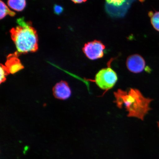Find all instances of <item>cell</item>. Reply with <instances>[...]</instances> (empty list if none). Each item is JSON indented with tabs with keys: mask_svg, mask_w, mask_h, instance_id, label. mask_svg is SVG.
I'll use <instances>...</instances> for the list:
<instances>
[{
	"mask_svg": "<svg viewBox=\"0 0 159 159\" xmlns=\"http://www.w3.org/2000/svg\"><path fill=\"white\" fill-rule=\"evenodd\" d=\"M114 102L118 108L124 107L127 116L143 120L146 115L151 110L150 104L153 99L146 98L139 89L130 88L127 91L119 89L114 93Z\"/></svg>",
	"mask_w": 159,
	"mask_h": 159,
	"instance_id": "6da1fadb",
	"label": "cell"
},
{
	"mask_svg": "<svg viewBox=\"0 0 159 159\" xmlns=\"http://www.w3.org/2000/svg\"><path fill=\"white\" fill-rule=\"evenodd\" d=\"M19 25L10 30L12 40L16 48L19 55L35 52L39 48L38 37L37 31L32 26L30 21L24 18L17 20Z\"/></svg>",
	"mask_w": 159,
	"mask_h": 159,
	"instance_id": "7a4b0ae2",
	"label": "cell"
},
{
	"mask_svg": "<svg viewBox=\"0 0 159 159\" xmlns=\"http://www.w3.org/2000/svg\"><path fill=\"white\" fill-rule=\"evenodd\" d=\"M118 80V75L110 67L101 69L95 75V82L99 88L108 90L115 86Z\"/></svg>",
	"mask_w": 159,
	"mask_h": 159,
	"instance_id": "3957f363",
	"label": "cell"
},
{
	"mask_svg": "<svg viewBox=\"0 0 159 159\" xmlns=\"http://www.w3.org/2000/svg\"><path fill=\"white\" fill-rule=\"evenodd\" d=\"M105 48V46L102 42L94 40L85 43L83 51L87 58L95 60L104 57Z\"/></svg>",
	"mask_w": 159,
	"mask_h": 159,
	"instance_id": "277c9868",
	"label": "cell"
},
{
	"mask_svg": "<svg viewBox=\"0 0 159 159\" xmlns=\"http://www.w3.org/2000/svg\"><path fill=\"white\" fill-rule=\"evenodd\" d=\"M126 66L129 71L134 73L142 72L146 67V61L140 55L134 54L127 59Z\"/></svg>",
	"mask_w": 159,
	"mask_h": 159,
	"instance_id": "5b68a950",
	"label": "cell"
},
{
	"mask_svg": "<svg viewBox=\"0 0 159 159\" xmlns=\"http://www.w3.org/2000/svg\"><path fill=\"white\" fill-rule=\"evenodd\" d=\"M53 93L55 98L60 100H66L71 94L68 83L64 81H61L56 84L53 87Z\"/></svg>",
	"mask_w": 159,
	"mask_h": 159,
	"instance_id": "8992f818",
	"label": "cell"
},
{
	"mask_svg": "<svg viewBox=\"0 0 159 159\" xmlns=\"http://www.w3.org/2000/svg\"><path fill=\"white\" fill-rule=\"evenodd\" d=\"M19 55L17 52L10 54L7 57L5 66L10 74H14L24 68V67L18 58Z\"/></svg>",
	"mask_w": 159,
	"mask_h": 159,
	"instance_id": "52a82bcc",
	"label": "cell"
},
{
	"mask_svg": "<svg viewBox=\"0 0 159 159\" xmlns=\"http://www.w3.org/2000/svg\"><path fill=\"white\" fill-rule=\"evenodd\" d=\"M7 4L11 9L21 11L25 9L26 2V0H8Z\"/></svg>",
	"mask_w": 159,
	"mask_h": 159,
	"instance_id": "ba28073f",
	"label": "cell"
},
{
	"mask_svg": "<svg viewBox=\"0 0 159 159\" xmlns=\"http://www.w3.org/2000/svg\"><path fill=\"white\" fill-rule=\"evenodd\" d=\"M0 19H3L6 16L9 15L13 17L16 15L15 12L10 10L4 2L1 0L0 2Z\"/></svg>",
	"mask_w": 159,
	"mask_h": 159,
	"instance_id": "9c48e42d",
	"label": "cell"
},
{
	"mask_svg": "<svg viewBox=\"0 0 159 159\" xmlns=\"http://www.w3.org/2000/svg\"><path fill=\"white\" fill-rule=\"evenodd\" d=\"M148 15L150 17L151 23L154 28L159 32V11L153 13L150 12Z\"/></svg>",
	"mask_w": 159,
	"mask_h": 159,
	"instance_id": "30bf717a",
	"label": "cell"
},
{
	"mask_svg": "<svg viewBox=\"0 0 159 159\" xmlns=\"http://www.w3.org/2000/svg\"><path fill=\"white\" fill-rule=\"evenodd\" d=\"M10 74L9 71L5 65H1V83L5 82L7 80V77Z\"/></svg>",
	"mask_w": 159,
	"mask_h": 159,
	"instance_id": "8fae6325",
	"label": "cell"
},
{
	"mask_svg": "<svg viewBox=\"0 0 159 159\" xmlns=\"http://www.w3.org/2000/svg\"><path fill=\"white\" fill-rule=\"evenodd\" d=\"M107 3L114 7H119L122 5L126 0H105Z\"/></svg>",
	"mask_w": 159,
	"mask_h": 159,
	"instance_id": "7c38bea8",
	"label": "cell"
},
{
	"mask_svg": "<svg viewBox=\"0 0 159 159\" xmlns=\"http://www.w3.org/2000/svg\"><path fill=\"white\" fill-rule=\"evenodd\" d=\"M64 11V9L61 6L55 4L53 7V11L55 15H59L61 14Z\"/></svg>",
	"mask_w": 159,
	"mask_h": 159,
	"instance_id": "4fadbf2b",
	"label": "cell"
},
{
	"mask_svg": "<svg viewBox=\"0 0 159 159\" xmlns=\"http://www.w3.org/2000/svg\"><path fill=\"white\" fill-rule=\"evenodd\" d=\"M75 3H81L85 2L87 0H71Z\"/></svg>",
	"mask_w": 159,
	"mask_h": 159,
	"instance_id": "5bb4252c",
	"label": "cell"
},
{
	"mask_svg": "<svg viewBox=\"0 0 159 159\" xmlns=\"http://www.w3.org/2000/svg\"><path fill=\"white\" fill-rule=\"evenodd\" d=\"M141 2H143L144 1V0H139Z\"/></svg>",
	"mask_w": 159,
	"mask_h": 159,
	"instance_id": "9a60e30c",
	"label": "cell"
},
{
	"mask_svg": "<svg viewBox=\"0 0 159 159\" xmlns=\"http://www.w3.org/2000/svg\"><path fill=\"white\" fill-rule=\"evenodd\" d=\"M158 126L159 127V122L158 123Z\"/></svg>",
	"mask_w": 159,
	"mask_h": 159,
	"instance_id": "2e32d148",
	"label": "cell"
}]
</instances>
